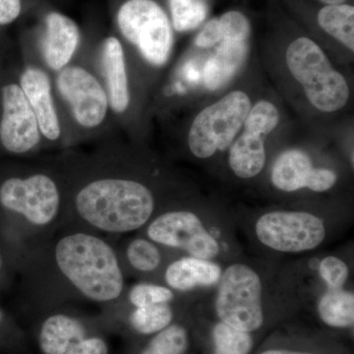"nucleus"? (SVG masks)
Wrapping results in <instances>:
<instances>
[{
    "mask_svg": "<svg viewBox=\"0 0 354 354\" xmlns=\"http://www.w3.org/2000/svg\"><path fill=\"white\" fill-rule=\"evenodd\" d=\"M77 216L91 227L111 234L134 232L150 220L155 198L145 184L114 174L88 179L73 195Z\"/></svg>",
    "mask_w": 354,
    "mask_h": 354,
    "instance_id": "1",
    "label": "nucleus"
},
{
    "mask_svg": "<svg viewBox=\"0 0 354 354\" xmlns=\"http://www.w3.org/2000/svg\"><path fill=\"white\" fill-rule=\"evenodd\" d=\"M55 262L64 279L91 301H114L124 290V277L113 247L97 235L72 232L58 239Z\"/></svg>",
    "mask_w": 354,
    "mask_h": 354,
    "instance_id": "2",
    "label": "nucleus"
},
{
    "mask_svg": "<svg viewBox=\"0 0 354 354\" xmlns=\"http://www.w3.org/2000/svg\"><path fill=\"white\" fill-rule=\"evenodd\" d=\"M51 77L64 142L100 134L113 123L108 95L92 67L73 62Z\"/></svg>",
    "mask_w": 354,
    "mask_h": 354,
    "instance_id": "3",
    "label": "nucleus"
},
{
    "mask_svg": "<svg viewBox=\"0 0 354 354\" xmlns=\"http://www.w3.org/2000/svg\"><path fill=\"white\" fill-rule=\"evenodd\" d=\"M286 57L290 73L301 84L314 108L323 113H334L348 104V82L335 71L315 41L305 37L295 39L288 46Z\"/></svg>",
    "mask_w": 354,
    "mask_h": 354,
    "instance_id": "4",
    "label": "nucleus"
},
{
    "mask_svg": "<svg viewBox=\"0 0 354 354\" xmlns=\"http://www.w3.org/2000/svg\"><path fill=\"white\" fill-rule=\"evenodd\" d=\"M115 23L122 39L147 64L155 67L167 64L174 48V28L156 0H125L116 11Z\"/></svg>",
    "mask_w": 354,
    "mask_h": 354,
    "instance_id": "5",
    "label": "nucleus"
},
{
    "mask_svg": "<svg viewBox=\"0 0 354 354\" xmlns=\"http://www.w3.org/2000/svg\"><path fill=\"white\" fill-rule=\"evenodd\" d=\"M62 200V187L50 172L32 171L0 184V205L32 227H46L57 220Z\"/></svg>",
    "mask_w": 354,
    "mask_h": 354,
    "instance_id": "6",
    "label": "nucleus"
},
{
    "mask_svg": "<svg viewBox=\"0 0 354 354\" xmlns=\"http://www.w3.org/2000/svg\"><path fill=\"white\" fill-rule=\"evenodd\" d=\"M251 102L241 91H234L197 114L188 134V146L195 157L207 158L225 151L243 127Z\"/></svg>",
    "mask_w": 354,
    "mask_h": 354,
    "instance_id": "7",
    "label": "nucleus"
},
{
    "mask_svg": "<svg viewBox=\"0 0 354 354\" xmlns=\"http://www.w3.org/2000/svg\"><path fill=\"white\" fill-rule=\"evenodd\" d=\"M218 283L216 310L221 322L245 333L260 329L264 313L262 281L257 272L246 265H232Z\"/></svg>",
    "mask_w": 354,
    "mask_h": 354,
    "instance_id": "8",
    "label": "nucleus"
},
{
    "mask_svg": "<svg viewBox=\"0 0 354 354\" xmlns=\"http://www.w3.org/2000/svg\"><path fill=\"white\" fill-rule=\"evenodd\" d=\"M0 146L15 156L34 153L43 146L38 122L18 75L0 82Z\"/></svg>",
    "mask_w": 354,
    "mask_h": 354,
    "instance_id": "9",
    "label": "nucleus"
},
{
    "mask_svg": "<svg viewBox=\"0 0 354 354\" xmlns=\"http://www.w3.org/2000/svg\"><path fill=\"white\" fill-rule=\"evenodd\" d=\"M255 230L261 243L286 253L313 250L326 237L323 221L306 212H270L257 221Z\"/></svg>",
    "mask_w": 354,
    "mask_h": 354,
    "instance_id": "10",
    "label": "nucleus"
},
{
    "mask_svg": "<svg viewBox=\"0 0 354 354\" xmlns=\"http://www.w3.org/2000/svg\"><path fill=\"white\" fill-rule=\"evenodd\" d=\"M279 122L278 109L261 101L251 108L244 121L243 133L230 152V169L241 178L258 176L266 164L265 139Z\"/></svg>",
    "mask_w": 354,
    "mask_h": 354,
    "instance_id": "11",
    "label": "nucleus"
},
{
    "mask_svg": "<svg viewBox=\"0 0 354 354\" xmlns=\"http://www.w3.org/2000/svg\"><path fill=\"white\" fill-rule=\"evenodd\" d=\"M155 243L181 249L192 257L211 260L220 253V245L201 220L188 211L167 212L156 218L147 228Z\"/></svg>",
    "mask_w": 354,
    "mask_h": 354,
    "instance_id": "12",
    "label": "nucleus"
},
{
    "mask_svg": "<svg viewBox=\"0 0 354 354\" xmlns=\"http://www.w3.org/2000/svg\"><path fill=\"white\" fill-rule=\"evenodd\" d=\"M17 75L21 88L38 122L43 145L65 143L51 74L39 65L28 62Z\"/></svg>",
    "mask_w": 354,
    "mask_h": 354,
    "instance_id": "13",
    "label": "nucleus"
},
{
    "mask_svg": "<svg viewBox=\"0 0 354 354\" xmlns=\"http://www.w3.org/2000/svg\"><path fill=\"white\" fill-rule=\"evenodd\" d=\"M82 34L78 24L59 11H50L44 18L37 46V62L51 75L75 60Z\"/></svg>",
    "mask_w": 354,
    "mask_h": 354,
    "instance_id": "14",
    "label": "nucleus"
},
{
    "mask_svg": "<svg viewBox=\"0 0 354 354\" xmlns=\"http://www.w3.org/2000/svg\"><path fill=\"white\" fill-rule=\"evenodd\" d=\"M94 71L108 95L109 109L114 118H123L131 106L127 53L122 41L114 35L106 37L100 44Z\"/></svg>",
    "mask_w": 354,
    "mask_h": 354,
    "instance_id": "15",
    "label": "nucleus"
},
{
    "mask_svg": "<svg viewBox=\"0 0 354 354\" xmlns=\"http://www.w3.org/2000/svg\"><path fill=\"white\" fill-rule=\"evenodd\" d=\"M87 330L82 322L66 314H55L44 321L39 330V344L44 354H74Z\"/></svg>",
    "mask_w": 354,
    "mask_h": 354,
    "instance_id": "16",
    "label": "nucleus"
},
{
    "mask_svg": "<svg viewBox=\"0 0 354 354\" xmlns=\"http://www.w3.org/2000/svg\"><path fill=\"white\" fill-rule=\"evenodd\" d=\"M220 265L201 258L184 257L174 261L165 270V279L171 290L188 291L198 286H211L221 278Z\"/></svg>",
    "mask_w": 354,
    "mask_h": 354,
    "instance_id": "17",
    "label": "nucleus"
},
{
    "mask_svg": "<svg viewBox=\"0 0 354 354\" xmlns=\"http://www.w3.org/2000/svg\"><path fill=\"white\" fill-rule=\"evenodd\" d=\"M248 53V39H225L205 65L204 82L209 90L223 87L241 69Z\"/></svg>",
    "mask_w": 354,
    "mask_h": 354,
    "instance_id": "18",
    "label": "nucleus"
},
{
    "mask_svg": "<svg viewBox=\"0 0 354 354\" xmlns=\"http://www.w3.org/2000/svg\"><path fill=\"white\" fill-rule=\"evenodd\" d=\"M314 167L308 156L300 150L281 153L272 169V183L278 189L293 192L307 188Z\"/></svg>",
    "mask_w": 354,
    "mask_h": 354,
    "instance_id": "19",
    "label": "nucleus"
},
{
    "mask_svg": "<svg viewBox=\"0 0 354 354\" xmlns=\"http://www.w3.org/2000/svg\"><path fill=\"white\" fill-rule=\"evenodd\" d=\"M319 25L349 50H354V7L349 4L325 6L317 15Z\"/></svg>",
    "mask_w": 354,
    "mask_h": 354,
    "instance_id": "20",
    "label": "nucleus"
},
{
    "mask_svg": "<svg viewBox=\"0 0 354 354\" xmlns=\"http://www.w3.org/2000/svg\"><path fill=\"white\" fill-rule=\"evenodd\" d=\"M319 316L333 328H349L354 323V295L344 290H328L319 300Z\"/></svg>",
    "mask_w": 354,
    "mask_h": 354,
    "instance_id": "21",
    "label": "nucleus"
},
{
    "mask_svg": "<svg viewBox=\"0 0 354 354\" xmlns=\"http://www.w3.org/2000/svg\"><path fill=\"white\" fill-rule=\"evenodd\" d=\"M172 28L179 32L196 29L209 12L206 0H169Z\"/></svg>",
    "mask_w": 354,
    "mask_h": 354,
    "instance_id": "22",
    "label": "nucleus"
},
{
    "mask_svg": "<svg viewBox=\"0 0 354 354\" xmlns=\"http://www.w3.org/2000/svg\"><path fill=\"white\" fill-rule=\"evenodd\" d=\"M174 312L169 304L150 305L135 308L130 315L133 329L142 335L157 334L171 325Z\"/></svg>",
    "mask_w": 354,
    "mask_h": 354,
    "instance_id": "23",
    "label": "nucleus"
},
{
    "mask_svg": "<svg viewBox=\"0 0 354 354\" xmlns=\"http://www.w3.org/2000/svg\"><path fill=\"white\" fill-rule=\"evenodd\" d=\"M215 354H249L253 339L249 333L234 329L227 324H216L213 330Z\"/></svg>",
    "mask_w": 354,
    "mask_h": 354,
    "instance_id": "24",
    "label": "nucleus"
},
{
    "mask_svg": "<svg viewBox=\"0 0 354 354\" xmlns=\"http://www.w3.org/2000/svg\"><path fill=\"white\" fill-rule=\"evenodd\" d=\"M128 263L136 271L151 272L162 263V254L155 242L145 239H135L127 248Z\"/></svg>",
    "mask_w": 354,
    "mask_h": 354,
    "instance_id": "25",
    "label": "nucleus"
},
{
    "mask_svg": "<svg viewBox=\"0 0 354 354\" xmlns=\"http://www.w3.org/2000/svg\"><path fill=\"white\" fill-rule=\"evenodd\" d=\"M164 354H184L188 348V335L180 325H169L157 333L148 344Z\"/></svg>",
    "mask_w": 354,
    "mask_h": 354,
    "instance_id": "26",
    "label": "nucleus"
},
{
    "mask_svg": "<svg viewBox=\"0 0 354 354\" xmlns=\"http://www.w3.org/2000/svg\"><path fill=\"white\" fill-rule=\"evenodd\" d=\"M174 297V295L171 288L146 283L135 285L128 295V299L135 308L150 305L167 304Z\"/></svg>",
    "mask_w": 354,
    "mask_h": 354,
    "instance_id": "27",
    "label": "nucleus"
},
{
    "mask_svg": "<svg viewBox=\"0 0 354 354\" xmlns=\"http://www.w3.org/2000/svg\"><path fill=\"white\" fill-rule=\"evenodd\" d=\"M319 274L327 285L328 290H342L348 281L349 269L339 258L329 256L320 263Z\"/></svg>",
    "mask_w": 354,
    "mask_h": 354,
    "instance_id": "28",
    "label": "nucleus"
},
{
    "mask_svg": "<svg viewBox=\"0 0 354 354\" xmlns=\"http://www.w3.org/2000/svg\"><path fill=\"white\" fill-rule=\"evenodd\" d=\"M223 39L218 18H213L204 26L195 39V44L199 48H208L215 46Z\"/></svg>",
    "mask_w": 354,
    "mask_h": 354,
    "instance_id": "29",
    "label": "nucleus"
},
{
    "mask_svg": "<svg viewBox=\"0 0 354 354\" xmlns=\"http://www.w3.org/2000/svg\"><path fill=\"white\" fill-rule=\"evenodd\" d=\"M337 183V174L328 169H315L312 171L307 188L314 192H325Z\"/></svg>",
    "mask_w": 354,
    "mask_h": 354,
    "instance_id": "30",
    "label": "nucleus"
},
{
    "mask_svg": "<svg viewBox=\"0 0 354 354\" xmlns=\"http://www.w3.org/2000/svg\"><path fill=\"white\" fill-rule=\"evenodd\" d=\"M22 0H0V27L15 22L22 13Z\"/></svg>",
    "mask_w": 354,
    "mask_h": 354,
    "instance_id": "31",
    "label": "nucleus"
},
{
    "mask_svg": "<svg viewBox=\"0 0 354 354\" xmlns=\"http://www.w3.org/2000/svg\"><path fill=\"white\" fill-rule=\"evenodd\" d=\"M261 354H311L307 353H299V351H285V349H271V351H264Z\"/></svg>",
    "mask_w": 354,
    "mask_h": 354,
    "instance_id": "32",
    "label": "nucleus"
},
{
    "mask_svg": "<svg viewBox=\"0 0 354 354\" xmlns=\"http://www.w3.org/2000/svg\"><path fill=\"white\" fill-rule=\"evenodd\" d=\"M326 6H335V4L346 3V0H319Z\"/></svg>",
    "mask_w": 354,
    "mask_h": 354,
    "instance_id": "33",
    "label": "nucleus"
},
{
    "mask_svg": "<svg viewBox=\"0 0 354 354\" xmlns=\"http://www.w3.org/2000/svg\"><path fill=\"white\" fill-rule=\"evenodd\" d=\"M141 354H164L162 353H160V351H156V349H153L151 348V346H147L145 349H144L143 351H142Z\"/></svg>",
    "mask_w": 354,
    "mask_h": 354,
    "instance_id": "34",
    "label": "nucleus"
},
{
    "mask_svg": "<svg viewBox=\"0 0 354 354\" xmlns=\"http://www.w3.org/2000/svg\"><path fill=\"white\" fill-rule=\"evenodd\" d=\"M1 319H2V314H1V312H0V321H1Z\"/></svg>",
    "mask_w": 354,
    "mask_h": 354,
    "instance_id": "35",
    "label": "nucleus"
},
{
    "mask_svg": "<svg viewBox=\"0 0 354 354\" xmlns=\"http://www.w3.org/2000/svg\"><path fill=\"white\" fill-rule=\"evenodd\" d=\"M0 267H1V258H0Z\"/></svg>",
    "mask_w": 354,
    "mask_h": 354,
    "instance_id": "36",
    "label": "nucleus"
}]
</instances>
